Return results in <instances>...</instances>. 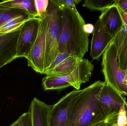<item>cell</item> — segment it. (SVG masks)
I'll use <instances>...</instances> for the list:
<instances>
[{"label": "cell", "mask_w": 127, "mask_h": 126, "mask_svg": "<svg viewBox=\"0 0 127 126\" xmlns=\"http://www.w3.org/2000/svg\"><path fill=\"white\" fill-rule=\"evenodd\" d=\"M62 19V30L59 53L67 52L83 59L89 50V35L83 27L85 21L79 13L58 4Z\"/></svg>", "instance_id": "1"}, {"label": "cell", "mask_w": 127, "mask_h": 126, "mask_svg": "<svg viewBox=\"0 0 127 126\" xmlns=\"http://www.w3.org/2000/svg\"><path fill=\"white\" fill-rule=\"evenodd\" d=\"M104 83L97 81L86 88L72 109L66 126H93L106 119L99 100Z\"/></svg>", "instance_id": "2"}, {"label": "cell", "mask_w": 127, "mask_h": 126, "mask_svg": "<svg viewBox=\"0 0 127 126\" xmlns=\"http://www.w3.org/2000/svg\"><path fill=\"white\" fill-rule=\"evenodd\" d=\"M42 17L46 24L44 74L58 55L62 30L61 12L55 0H49L48 7Z\"/></svg>", "instance_id": "3"}, {"label": "cell", "mask_w": 127, "mask_h": 126, "mask_svg": "<svg viewBox=\"0 0 127 126\" xmlns=\"http://www.w3.org/2000/svg\"><path fill=\"white\" fill-rule=\"evenodd\" d=\"M94 66L88 59H82L77 68L71 73L62 76L47 75L42 79L44 89L57 90L72 86L80 90L83 83L88 82L92 76Z\"/></svg>", "instance_id": "4"}, {"label": "cell", "mask_w": 127, "mask_h": 126, "mask_svg": "<svg viewBox=\"0 0 127 126\" xmlns=\"http://www.w3.org/2000/svg\"><path fill=\"white\" fill-rule=\"evenodd\" d=\"M101 66L105 83L111 86L121 94L127 95V70H123L119 67L113 41L103 54Z\"/></svg>", "instance_id": "5"}, {"label": "cell", "mask_w": 127, "mask_h": 126, "mask_svg": "<svg viewBox=\"0 0 127 126\" xmlns=\"http://www.w3.org/2000/svg\"><path fill=\"white\" fill-rule=\"evenodd\" d=\"M85 90L86 88L72 91L53 105L50 118V126H66L72 109Z\"/></svg>", "instance_id": "6"}, {"label": "cell", "mask_w": 127, "mask_h": 126, "mask_svg": "<svg viewBox=\"0 0 127 126\" xmlns=\"http://www.w3.org/2000/svg\"><path fill=\"white\" fill-rule=\"evenodd\" d=\"M39 26V17L32 18L24 23L17 43V58L28 57L37 38Z\"/></svg>", "instance_id": "7"}, {"label": "cell", "mask_w": 127, "mask_h": 126, "mask_svg": "<svg viewBox=\"0 0 127 126\" xmlns=\"http://www.w3.org/2000/svg\"><path fill=\"white\" fill-rule=\"evenodd\" d=\"M39 18L38 33L34 45L26 58L29 67L37 73L44 74L45 52L46 24L43 18Z\"/></svg>", "instance_id": "8"}, {"label": "cell", "mask_w": 127, "mask_h": 126, "mask_svg": "<svg viewBox=\"0 0 127 126\" xmlns=\"http://www.w3.org/2000/svg\"><path fill=\"white\" fill-rule=\"evenodd\" d=\"M99 100L106 118L118 117L122 107L127 103L125 97L105 83L101 91Z\"/></svg>", "instance_id": "9"}, {"label": "cell", "mask_w": 127, "mask_h": 126, "mask_svg": "<svg viewBox=\"0 0 127 126\" xmlns=\"http://www.w3.org/2000/svg\"><path fill=\"white\" fill-rule=\"evenodd\" d=\"M95 31L93 33L90 55L94 60H100L106 50L113 41L114 37L110 35L98 18L95 26Z\"/></svg>", "instance_id": "10"}, {"label": "cell", "mask_w": 127, "mask_h": 126, "mask_svg": "<svg viewBox=\"0 0 127 126\" xmlns=\"http://www.w3.org/2000/svg\"><path fill=\"white\" fill-rule=\"evenodd\" d=\"M20 29L0 35V69L17 58V43Z\"/></svg>", "instance_id": "11"}, {"label": "cell", "mask_w": 127, "mask_h": 126, "mask_svg": "<svg viewBox=\"0 0 127 126\" xmlns=\"http://www.w3.org/2000/svg\"><path fill=\"white\" fill-rule=\"evenodd\" d=\"M98 18L107 32L114 38L124 24L115 3L101 12Z\"/></svg>", "instance_id": "12"}, {"label": "cell", "mask_w": 127, "mask_h": 126, "mask_svg": "<svg viewBox=\"0 0 127 126\" xmlns=\"http://www.w3.org/2000/svg\"><path fill=\"white\" fill-rule=\"evenodd\" d=\"M53 105H48L35 97L29 108L32 126H50V118Z\"/></svg>", "instance_id": "13"}, {"label": "cell", "mask_w": 127, "mask_h": 126, "mask_svg": "<svg viewBox=\"0 0 127 126\" xmlns=\"http://www.w3.org/2000/svg\"><path fill=\"white\" fill-rule=\"evenodd\" d=\"M117 53V60L120 68L127 70V26L122 28L114 37L113 41Z\"/></svg>", "instance_id": "14"}, {"label": "cell", "mask_w": 127, "mask_h": 126, "mask_svg": "<svg viewBox=\"0 0 127 126\" xmlns=\"http://www.w3.org/2000/svg\"><path fill=\"white\" fill-rule=\"evenodd\" d=\"M82 59L74 56H69L54 69L47 70L45 74L62 76L70 74L77 68Z\"/></svg>", "instance_id": "15"}, {"label": "cell", "mask_w": 127, "mask_h": 126, "mask_svg": "<svg viewBox=\"0 0 127 126\" xmlns=\"http://www.w3.org/2000/svg\"><path fill=\"white\" fill-rule=\"evenodd\" d=\"M0 4L3 6L24 10L33 17H38L35 0H13L3 1Z\"/></svg>", "instance_id": "16"}, {"label": "cell", "mask_w": 127, "mask_h": 126, "mask_svg": "<svg viewBox=\"0 0 127 126\" xmlns=\"http://www.w3.org/2000/svg\"><path fill=\"white\" fill-rule=\"evenodd\" d=\"M28 15L32 16L24 10L8 7L0 4V27L11 19Z\"/></svg>", "instance_id": "17"}, {"label": "cell", "mask_w": 127, "mask_h": 126, "mask_svg": "<svg viewBox=\"0 0 127 126\" xmlns=\"http://www.w3.org/2000/svg\"><path fill=\"white\" fill-rule=\"evenodd\" d=\"M33 17L31 16H21L11 19L0 27V35L7 34L20 29L24 23Z\"/></svg>", "instance_id": "18"}, {"label": "cell", "mask_w": 127, "mask_h": 126, "mask_svg": "<svg viewBox=\"0 0 127 126\" xmlns=\"http://www.w3.org/2000/svg\"><path fill=\"white\" fill-rule=\"evenodd\" d=\"M115 3V0H85L83 6L91 11L102 12Z\"/></svg>", "instance_id": "19"}, {"label": "cell", "mask_w": 127, "mask_h": 126, "mask_svg": "<svg viewBox=\"0 0 127 126\" xmlns=\"http://www.w3.org/2000/svg\"><path fill=\"white\" fill-rule=\"evenodd\" d=\"M10 126H32V118L30 112L22 115Z\"/></svg>", "instance_id": "20"}, {"label": "cell", "mask_w": 127, "mask_h": 126, "mask_svg": "<svg viewBox=\"0 0 127 126\" xmlns=\"http://www.w3.org/2000/svg\"><path fill=\"white\" fill-rule=\"evenodd\" d=\"M49 1L48 0H35V6L38 17L46 12L48 7Z\"/></svg>", "instance_id": "21"}, {"label": "cell", "mask_w": 127, "mask_h": 126, "mask_svg": "<svg viewBox=\"0 0 127 126\" xmlns=\"http://www.w3.org/2000/svg\"><path fill=\"white\" fill-rule=\"evenodd\" d=\"M69 56H72V55L67 52L63 53H59L58 54L53 63L51 64L47 70H50L54 69L59 64H60L66 58Z\"/></svg>", "instance_id": "22"}, {"label": "cell", "mask_w": 127, "mask_h": 126, "mask_svg": "<svg viewBox=\"0 0 127 126\" xmlns=\"http://www.w3.org/2000/svg\"><path fill=\"white\" fill-rule=\"evenodd\" d=\"M127 117L125 110V104L119 111L117 119V126H125L127 124Z\"/></svg>", "instance_id": "23"}, {"label": "cell", "mask_w": 127, "mask_h": 126, "mask_svg": "<svg viewBox=\"0 0 127 126\" xmlns=\"http://www.w3.org/2000/svg\"><path fill=\"white\" fill-rule=\"evenodd\" d=\"M118 117L106 118L104 120L93 126H118L117 124Z\"/></svg>", "instance_id": "24"}, {"label": "cell", "mask_w": 127, "mask_h": 126, "mask_svg": "<svg viewBox=\"0 0 127 126\" xmlns=\"http://www.w3.org/2000/svg\"><path fill=\"white\" fill-rule=\"evenodd\" d=\"M59 5L67 7L74 11H77L74 0H55Z\"/></svg>", "instance_id": "25"}, {"label": "cell", "mask_w": 127, "mask_h": 126, "mask_svg": "<svg viewBox=\"0 0 127 126\" xmlns=\"http://www.w3.org/2000/svg\"><path fill=\"white\" fill-rule=\"evenodd\" d=\"M115 3L127 14V0H115Z\"/></svg>", "instance_id": "26"}, {"label": "cell", "mask_w": 127, "mask_h": 126, "mask_svg": "<svg viewBox=\"0 0 127 126\" xmlns=\"http://www.w3.org/2000/svg\"><path fill=\"white\" fill-rule=\"evenodd\" d=\"M83 29L84 32L87 34H93L95 31V26L92 24H86L84 26Z\"/></svg>", "instance_id": "27"}, {"label": "cell", "mask_w": 127, "mask_h": 126, "mask_svg": "<svg viewBox=\"0 0 127 126\" xmlns=\"http://www.w3.org/2000/svg\"><path fill=\"white\" fill-rule=\"evenodd\" d=\"M118 6V5H117ZM119 11L121 15V17L123 20L124 24L127 26V14L123 11L118 6Z\"/></svg>", "instance_id": "28"}, {"label": "cell", "mask_w": 127, "mask_h": 126, "mask_svg": "<svg viewBox=\"0 0 127 126\" xmlns=\"http://www.w3.org/2000/svg\"><path fill=\"white\" fill-rule=\"evenodd\" d=\"M125 110H126V115H127V103H126L125 104ZM127 126V124H126V126Z\"/></svg>", "instance_id": "29"}, {"label": "cell", "mask_w": 127, "mask_h": 126, "mask_svg": "<svg viewBox=\"0 0 127 126\" xmlns=\"http://www.w3.org/2000/svg\"><path fill=\"white\" fill-rule=\"evenodd\" d=\"M74 1L75 3V4H78L79 3L81 0H74Z\"/></svg>", "instance_id": "30"}, {"label": "cell", "mask_w": 127, "mask_h": 126, "mask_svg": "<svg viewBox=\"0 0 127 126\" xmlns=\"http://www.w3.org/2000/svg\"><path fill=\"white\" fill-rule=\"evenodd\" d=\"M126 84H127V77H126Z\"/></svg>", "instance_id": "31"}]
</instances>
